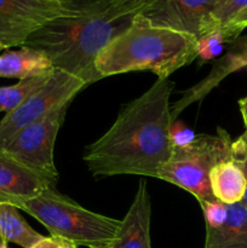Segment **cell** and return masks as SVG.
Returning <instances> with one entry per match:
<instances>
[{"label": "cell", "mask_w": 247, "mask_h": 248, "mask_svg": "<svg viewBox=\"0 0 247 248\" xmlns=\"http://www.w3.org/2000/svg\"><path fill=\"white\" fill-rule=\"evenodd\" d=\"M4 50H7V48L5 47V46L2 45V44H0V55H1V52H2V51H4Z\"/></svg>", "instance_id": "4316f807"}, {"label": "cell", "mask_w": 247, "mask_h": 248, "mask_svg": "<svg viewBox=\"0 0 247 248\" xmlns=\"http://www.w3.org/2000/svg\"><path fill=\"white\" fill-rule=\"evenodd\" d=\"M228 217L217 229H206L205 248H247V207L227 205Z\"/></svg>", "instance_id": "9a60e30c"}, {"label": "cell", "mask_w": 247, "mask_h": 248, "mask_svg": "<svg viewBox=\"0 0 247 248\" xmlns=\"http://www.w3.org/2000/svg\"><path fill=\"white\" fill-rule=\"evenodd\" d=\"M57 181V174L35 169L0 147V202L19 210L24 202L56 188Z\"/></svg>", "instance_id": "9c48e42d"}, {"label": "cell", "mask_w": 247, "mask_h": 248, "mask_svg": "<svg viewBox=\"0 0 247 248\" xmlns=\"http://www.w3.org/2000/svg\"><path fill=\"white\" fill-rule=\"evenodd\" d=\"M245 28H247V10L242 11L241 14L237 15L232 21H230L229 23L225 27H223V31L228 34L232 41L236 40L237 36L241 34V31Z\"/></svg>", "instance_id": "cb8c5ba5"}, {"label": "cell", "mask_w": 247, "mask_h": 248, "mask_svg": "<svg viewBox=\"0 0 247 248\" xmlns=\"http://www.w3.org/2000/svg\"><path fill=\"white\" fill-rule=\"evenodd\" d=\"M56 68L47 55L35 48L21 46L0 55V78L21 80L50 77Z\"/></svg>", "instance_id": "4fadbf2b"}, {"label": "cell", "mask_w": 247, "mask_h": 248, "mask_svg": "<svg viewBox=\"0 0 247 248\" xmlns=\"http://www.w3.org/2000/svg\"><path fill=\"white\" fill-rule=\"evenodd\" d=\"M150 222L152 199L147 183L142 179L127 213L121 220L116 237L108 246L99 248H152Z\"/></svg>", "instance_id": "8fae6325"}, {"label": "cell", "mask_w": 247, "mask_h": 248, "mask_svg": "<svg viewBox=\"0 0 247 248\" xmlns=\"http://www.w3.org/2000/svg\"><path fill=\"white\" fill-rule=\"evenodd\" d=\"M87 86L79 78L55 69L40 89L0 120V147H6L19 131L40 120L60 104L74 101L77 94Z\"/></svg>", "instance_id": "8992f818"}, {"label": "cell", "mask_w": 247, "mask_h": 248, "mask_svg": "<svg viewBox=\"0 0 247 248\" xmlns=\"http://www.w3.org/2000/svg\"><path fill=\"white\" fill-rule=\"evenodd\" d=\"M228 43H232V39L222 28L210 31L196 40L198 58L201 63L215 60L223 52L225 44Z\"/></svg>", "instance_id": "d6986e66"}, {"label": "cell", "mask_w": 247, "mask_h": 248, "mask_svg": "<svg viewBox=\"0 0 247 248\" xmlns=\"http://www.w3.org/2000/svg\"><path fill=\"white\" fill-rule=\"evenodd\" d=\"M2 244H4V241H2V240L1 239H0V246H1V245Z\"/></svg>", "instance_id": "f1b7e54d"}, {"label": "cell", "mask_w": 247, "mask_h": 248, "mask_svg": "<svg viewBox=\"0 0 247 248\" xmlns=\"http://www.w3.org/2000/svg\"><path fill=\"white\" fill-rule=\"evenodd\" d=\"M200 207L205 217L206 229H217L224 224L228 217V207L218 200L206 201L200 203Z\"/></svg>", "instance_id": "44dd1931"}, {"label": "cell", "mask_w": 247, "mask_h": 248, "mask_svg": "<svg viewBox=\"0 0 247 248\" xmlns=\"http://www.w3.org/2000/svg\"><path fill=\"white\" fill-rule=\"evenodd\" d=\"M196 40L188 34L154 26L139 14L99 52L94 65L102 79L142 70L154 73L157 79H169L198 58Z\"/></svg>", "instance_id": "3957f363"}, {"label": "cell", "mask_w": 247, "mask_h": 248, "mask_svg": "<svg viewBox=\"0 0 247 248\" xmlns=\"http://www.w3.org/2000/svg\"><path fill=\"white\" fill-rule=\"evenodd\" d=\"M245 68H247V43L240 44L236 47L230 50L224 57L217 61V63L213 65L212 70L208 73L205 79L184 92L183 97L178 99L173 104V107H171L172 123L178 119L179 114L186 107L203 99L225 78L229 77L232 73L245 69Z\"/></svg>", "instance_id": "7c38bea8"}, {"label": "cell", "mask_w": 247, "mask_h": 248, "mask_svg": "<svg viewBox=\"0 0 247 248\" xmlns=\"http://www.w3.org/2000/svg\"><path fill=\"white\" fill-rule=\"evenodd\" d=\"M232 143L227 131L220 127L216 135L196 136L190 144L173 148L157 178L188 191L199 203L216 200L211 193L208 174L218 162L232 157Z\"/></svg>", "instance_id": "5b68a950"}, {"label": "cell", "mask_w": 247, "mask_h": 248, "mask_svg": "<svg viewBox=\"0 0 247 248\" xmlns=\"http://www.w3.org/2000/svg\"><path fill=\"white\" fill-rule=\"evenodd\" d=\"M208 183L213 198L224 205H234L244 200L246 181L241 169L232 157L212 167Z\"/></svg>", "instance_id": "5bb4252c"}, {"label": "cell", "mask_w": 247, "mask_h": 248, "mask_svg": "<svg viewBox=\"0 0 247 248\" xmlns=\"http://www.w3.org/2000/svg\"><path fill=\"white\" fill-rule=\"evenodd\" d=\"M239 108H240V111H241L242 120H244L245 127H246V131H247V96L240 99Z\"/></svg>", "instance_id": "484cf974"}, {"label": "cell", "mask_w": 247, "mask_h": 248, "mask_svg": "<svg viewBox=\"0 0 247 248\" xmlns=\"http://www.w3.org/2000/svg\"><path fill=\"white\" fill-rule=\"evenodd\" d=\"M232 159L239 165L241 169L242 173L245 176V181H246V191H245L244 200H242V205L247 207V142L244 138L240 136L236 140H232Z\"/></svg>", "instance_id": "603a6c76"}, {"label": "cell", "mask_w": 247, "mask_h": 248, "mask_svg": "<svg viewBox=\"0 0 247 248\" xmlns=\"http://www.w3.org/2000/svg\"><path fill=\"white\" fill-rule=\"evenodd\" d=\"M50 77L33 78L21 80L17 84L10 86H0V113L7 114L16 109L34 91L40 89Z\"/></svg>", "instance_id": "e0dca14e"}, {"label": "cell", "mask_w": 247, "mask_h": 248, "mask_svg": "<svg viewBox=\"0 0 247 248\" xmlns=\"http://www.w3.org/2000/svg\"><path fill=\"white\" fill-rule=\"evenodd\" d=\"M172 91L173 82L157 79L142 96L123 107L111 127L85 149L84 162L93 176L157 178L173 150Z\"/></svg>", "instance_id": "6da1fadb"}, {"label": "cell", "mask_w": 247, "mask_h": 248, "mask_svg": "<svg viewBox=\"0 0 247 248\" xmlns=\"http://www.w3.org/2000/svg\"><path fill=\"white\" fill-rule=\"evenodd\" d=\"M74 5L72 14L46 23L23 46L41 51L56 69L91 85L102 79L94 65L99 52L130 26L132 18H110L94 0H74Z\"/></svg>", "instance_id": "7a4b0ae2"}, {"label": "cell", "mask_w": 247, "mask_h": 248, "mask_svg": "<svg viewBox=\"0 0 247 248\" xmlns=\"http://www.w3.org/2000/svg\"><path fill=\"white\" fill-rule=\"evenodd\" d=\"M245 10H247V0H219L210 15L208 31L225 27Z\"/></svg>", "instance_id": "ffe728a7"}, {"label": "cell", "mask_w": 247, "mask_h": 248, "mask_svg": "<svg viewBox=\"0 0 247 248\" xmlns=\"http://www.w3.org/2000/svg\"><path fill=\"white\" fill-rule=\"evenodd\" d=\"M241 137L244 138V140L247 142V131H245V133H244V135H241Z\"/></svg>", "instance_id": "83f0119b"}, {"label": "cell", "mask_w": 247, "mask_h": 248, "mask_svg": "<svg viewBox=\"0 0 247 248\" xmlns=\"http://www.w3.org/2000/svg\"><path fill=\"white\" fill-rule=\"evenodd\" d=\"M113 19L133 18L143 14L160 0H94Z\"/></svg>", "instance_id": "ac0fdd59"}, {"label": "cell", "mask_w": 247, "mask_h": 248, "mask_svg": "<svg viewBox=\"0 0 247 248\" xmlns=\"http://www.w3.org/2000/svg\"><path fill=\"white\" fill-rule=\"evenodd\" d=\"M40 222L51 236L75 246L99 248L114 241L121 220L86 210L74 200L51 188L19 207Z\"/></svg>", "instance_id": "277c9868"}, {"label": "cell", "mask_w": 247, "mask_h": 248, "mask_svg": "<svg viewBox=\"0 0 247 248\" xmlns=\"http://www.w3.org/2000/svg\"><path fill=\"white\" fill-rule=\"evenodd\" d=\"M31 248H79L72 242L57 236H44Z\"/></svg>", "instance_id": "d4e9b609"}, {"label": "cell", "mask_w": 247, "mask_h": 248, "mask_svg": "<svg viewBox=\"0 0 247 248\" xmlns=\"http://www.w3.org/2000/svg\"><path fill=\"white\" fill-rule=\"evenodd\" d=\"M43 237L27 223L18 208L0 202V239L2 241L22 248H31Z\"/></svg>", "instance_id": "2e32d148"}, {"label": "cell", "mask_w": 247, "mask_h": 248, "mask_svg": "<svg viewBox=\"0 0 247 248\" xmlns=\"http://www.w3.org/2000/svg\"><path fill=\"white\" fill-rule=\"evenodd\" d=\"M72 102L68 101L60 104L40 120L24 127L4 148L26 164L58 176L53 159V149L58 131L64 123Z\"/></svg>", "instance_id": "ba28073f"}, {"label": "cell", "mask_w": 247, "mask_h": 248, "mask_svg": "<svg viewBox=\"0 0 247 248\" xmlns=\"http://www.w3.org/2000/svg\"><path fill=\"white\" fill-rule=\"evenodd\" d=\"M219 0H160L143 12L152 24L199 39L208 31L210 15Z\"/></svg>", "instance_id": "30bf717a"}, {"label": "cell", "mask_w": 247, "mask_h": 248, "mask_svg": "<svg viewBox=\"0 0 247 248\" xmlns=\"http://www.w3.org/2000/svg\"><path fill=\"white\" fill-rule=\"evenodd\" d=\"M74 0H0V44L21 47L29 36L74 11Z\"/></svg>", "instance_id": "52a82bcc"}, {"label": "cell", "mask_w": 247, "mask_h": 248, "mask_svg": "<svg viewBox=\"0 0 247 248\" xmlns=\"http://www.w3.org/2000/svg\"><path fill=\"white\" fill-rule=\"evenodd\" d=\"M196 138L194 131H191L184 123L178 119L174 120L170 126V140L173 148H182L190 144Z\"/></svg>", "instance_id": "7402d4cb"}]
</instances>
